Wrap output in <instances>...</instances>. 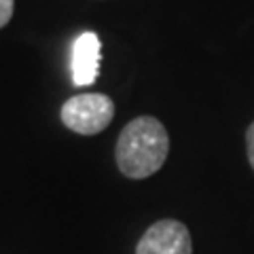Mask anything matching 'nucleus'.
Returning <instances> with one entry per match:
<instances>
[{"instance_id":"nucleus-1","label":"nucleus","mask_w":254,"mask_h":254,"mask_svg":"<svg viewBox=\"0 0 254 254\" xmlns=\"http://www.w3.org/2000/svg\"><path fill=\"white\" fill-rule=\"evenodd\" d=\"M170 155V133L159 119L144 115L127 123L119 133L115 161L125 178L144 180L163 168Z\"/></svg>"},{"instance_id":"nucleus-2","label":"nucleus","mask_w":254,"mask_h":254,"mask_svg":"<svg viewBox=\"0 0 254 254\" xmlns=\"http://www.w3.org/2000/svg\"><path fill=\"white\" fill-rule=\"evenodd\" d=\"M60 119L78 136H95L113 123L115 102L106 93H78L62 104Z\"/></svg>"},{"instance_id":"nucleus-3","label":"nucleus","mask_w":254,"mask_h":254,"mask_svg":"<svg viewBox=\"0 0 254 254\" xmlns=\"http://www.w3.org/2000/svg\"><path fill=\"white\" fill-rule=\"evenodd\" d=\"M136 254H193L189 227L174 218L157 220L140 237Z\"/></svg>"},{"instance_id":"nucleus-4","label":"nucleus","mask_w":254,"mask_h":254,"mask_svg":"<svg viewBox=\"0 0 254 254\" xmlns=\"http://www.w3.org/2000/svg\"><path fill=\"white\" fill-rule=\"evenodd\" d=\"M102 43L98 34L85 32L74 41L72 47V81L76 87L91 85L100 74Z\"/></svg>"},{"instance_id":"nucleus-5","label":"nucleus","mask_w":254,"mask_h":254,"mask_svg":"<svg viewBox=\"0 0 254 254\" xmlns=\"http://www.w3.org/2000/svg\"><path fill=\"white\" fill-rule=\"evenodd\" d=\"M15 0H0V28H4L13 17Z\"/></svg>"},{"instance_id":"nucleus-6","label":"nucleus","mask_w":254,"mask_h":254,"mask_svg":"<svg viewBox=\"0 0 254 254\" xmlns=\"http://www.w3.org/2000/svg\"><path fill=\"white\" fill-rule=\"evenodd\" d=\"M246 153H248V161L254 170V121L248 127V131H246Z\"/></svg>"}]
</instances>
